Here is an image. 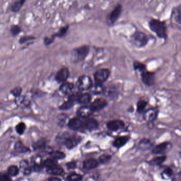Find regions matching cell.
Returning <instances> with one entry per match:
<instances>
[{
    "mask_svg": "<svg viewBox=\"0 0 181 181\" xmlns=\"http://www.w3.org/2000/svg\"><path fill=\"white\" fill-rule=\"evenodd\" d=\"M33 39H34V37L31 36H25L21 37L20 38L19 42L20 44H23L24 43L28 41H30Z\"/></svg>",
    "mask_w": 181,
    "mask_h": 181,
    "instance_id": "43",
    "label": "cell"
},
{
    "mask_svg": "<svg viewBox=\"0 0 181 181\" xmlns=\"http://www.w3.org/2000/svg\"><path fill=\"white\" fill-rule=\"evenodd\" d=\"M68 126L72 130L83 132L84 130L83 120L79 118H72L69 121Z\"/></svg>",
    "mask_w": 181,
    "mask_h": 181,
    "instance_id": "10",
    "label": "cell"
},
{
    "mask_svg": "<svg viewBox=\"0 0 181 181\" xmlns=\"http://www.w3.org/2000/svg\"><path fill=\"white\" fill-rule=\"evenodd\" d=\"M69 28V26H64L62 27L61 29H60V30L58 31V33H55V35H54L56 36H58V37H62L65 35V33H67V31H68V29Z\"/></svg>",
    "mask_w": 181,
    "mask_h": 181,
    "instance_id": "39",
    "label": "cell"
},
{
    "mask_svg": "<svg viewBox=\"0 0 181 181\" xmlns=\"http://www.w3.org/2000/svg\"><path fill=\"white\" fill-rule=\"evenodd\" d=\"M33 148L34 149L40 150H43V151L44 149L46 148L45 143L43 140L39 141L33 144Z\"/></svg>",
    "mask_w": 181,
    "mask_h": 181,
    "instance_id": "34",
    "label": "cell"
},
{
    "mask_svg": "<svg viewBox=\"0 0 181 181\" xmlns=\"http://www.w3.org/2000/svg\"><path fill=\"white\" fill-rule=\"evenodd\" d=\"M148 102L144 99H140L137 103V112L139 114H143L145 112L147 106L148 105Z\"/></svg>",
    "mask_w": 181,
    "mask_h": 181,
    "instance_id": "22",
    "label": "cell"
},
{
    "mask_svg": "<svg viewBox=\"0 0 181 181\" xmlns=\"http://www.w3.org/2000/svg\"><path fill=\"white\" fill-rule=\"evenodd\" d=\"M66 166L69 169H74L76 167V163L75 162H69L67 163Z\"/></svg>",
    "mask_w": 181,
    "mask_h": 181,
    "instance_id": "48",
    "label": "cell"
},
{
    "mask_svg": "<svg viewBox=\"0 0 181 181\" xmlns=\"http://www.w3.org/2000/svg\"><path fill=\"white\" fill-rule=\"evenodd\" d=\"M148 25L150 30L154 33L158 38L167 39V27L165 21L152 18L149 21Z\"/></svg>",
    "mask_w": 181,
    "mask_h": 181,
    "instance_id": "1",
    "label": "cell"
},
{
    "mask_svg": "<svg viewBox=\"0 0 181 181\" xmlns=\"http://www.w3.org/2000/svg\"><path fill=\"white\" fill-rule=\"evenodd\" d=\"M25 128H26V125H25V123H23V122L19 123L18 125L16 126V128L17 132H18L19 134H23Z\"/></svg>",
    "mask_w": 181,
    "mask_h": 181,
    "instance_id": "38",
    "label": "cell"
},
{
    "mask_svg": "<svg viewBox=\"0 0 181 181\" xmlns=\"http://www.w3.org/2000/svg\"><path fill=\"white\" fill-rule=\"evenodd\" d=\"M1 181H11L10 177L7 174H3L1 177Z\"/></svg>",
    "mask_w": 181,
    "mask_h": 181,
    "instance_id": "47",
    "label": "cell"
},
{
    "mask_svg": "<svg viewBox=\"0 0 181 181\" xmlns=\"http://www.w3.org/2000/svg\"><path fill=\"white\" fill-rule=\"evenodd\" d=\"M111 74L110 71L107 69H101L94 73V79L96 83L102 84L108 79Z\"/></svg>",
    "mask_w": 181,
    "mask_h": 181,
    "instance_id": "7",
    "label": "cell"
},
{
    "mask_svg": "<svg viewBox=\"0 0 181 181\" xmlns=\"http://www.w3.org/2000/svg\"><path fill=\"white\" fill-rule=\"evenodd\" d=\"M172 146V144L169 142L162 143L153 147L152 149V153L156 155L165 153L171 149Z\"/></svg>",
    "mask_w": 181,
    "mask_h": 181,
    "instance_id": "11",
    "label": "cell"
},
{
    "mask_svg": "<svg viewBox=\"0 0 181 181\" xmlns=\"http://www.w3.org/2000/svg\"><path fill=\"white\" fill-rule=\"evenodd\" d=\"M159 114L158 107H153L146 110L143 114V118L146 122H153L156 120Z\"/></svg>",
    "mask_w": 181,
    "mask_h": 181,
    "instance_id": "9",
    "label": "cell"
},
{
    "mask_svg": "<svg viewBox=\"0 0 181 181\" xmlns=\"http://www.w3.org/2000/svg\"><path fill=\"white\" fill-rule=\"evenodd\" d=\"M92 99V96L88 93H82L78 95L77 101L80 104H88Z\"/></svg>",
    "mask_w": 181,
    "mask_h": 181,
    "instance_id": "25",
    "label": "cell"
},
{
    "mask_svg": "<svg viewBox=\"0 0 181 181\" xmlns=\"http://www.w3.org/2000/svg\"><path fill=\"white\" fill-rule=\"evenodd\" d=\"M46 181H61V179L57 178H48Z\"/></svg>",
    "mask_w": 181,
    "mask_h": 181,
    "instance_id": "49",
    "label": "cell"
},
{
    "mask_svg": "<svg viewBox=\"0 0 181 181\" xmlns=\"http://www.w3.org/2000/svg\"><path fill=\"white\" fill-rule=\"evenodd\" d=\"M105 89L102 84L96 83L92 86V87L90 89V90L92 93L95 95H100L102 93H105Z\"/></svg>",
    "mask_w": 181,
    "mask_h": 181,
    "instance_id": "23",
    "label": "cell"
},
{
    "mask_svg": "<svg viewBox=\"0 0 181 181\" xmlns=\"http://www.w3.org/2000/svg\"><path fill=\"white\" fill-rule=\"evenodd\" d=\"M138 147L139 149L143 151H146L151 148L152 147V143L149 139L143 138L140 141Z\"/></svg>",
    "mask_w": 181,
    "mask_h": 181,
    "instance_id": "19",
    "label": "cell"
},
{
    "mask_svg": "<svg viewBox=\"0 0 181 181\" xmlns=\"http://www.w3.org/2000/svg\"><path fill=\"white\" fill-rule=\"evenodd\" d=\"M14 149L16 151H17L20 153H24L28 152L29 150L26 146H25L23 143L18 141L17 142L14 146Z\"/></svg>",
    "mask_w": 181,
    "mask_h": 181,
    "instance_id": "28",
    "label": "cell"
},
{
    "mask_svg": "<svg viewBox=\"0 0 181 181\" xmlns=\"http://www.w3.org/2000/svg\"><path fill=\"white\" fill-rule=\"evenodd\" d=\"M74 89V85L72 83H65L60 87V91L65 95H70Z\"/></svg>",
    "mask_w": 181,
    "mask_h": 181,
    "instance_id": "18",
    "label": "cell"
},
{
    "mask_svg": "<svg viewBox=\"0 0 181 181\" xmlns=\"http://www.w3.org/2000/svg\"><path fill=\"white\" fill-rule=\"evenodd\" d=\"M69 69L66 68H62L58 71L55 76V79L56 81L58 83H62L67 80V79L69 78Z\"/></svg>",
    "mask_w": 181,
    "mask_h": 181,
    "instance_id": "15",
    "label": "cell"
},
{
    "mask_svg": "<svg viewBox=\"0 0 181 181\" xmlns=\"http://www.w3.org/2000/svg\"><path fill=\"white\" fill-rule=\"evenodd\" d=\"M129 139L130 137L128 136H122L117 138L114 141L113 145L116 148H121L128 142Z\"/></svg>",
    "mask_w": 181,
    "mask_h": 181,
    "instance_id": "20",
    "label": "cell"
},
{
    "mask_svg": "<svg viewBox=\"0 0 181 181\" xmlns=\"http://www.w3.org/2000/svg\"><path fill=\"white\" fill-rule=\"evenodd\" d=\"M21 92H22V89H21V88H20V87H16V88H14V89H13V90L11 91V93H13L14 96L18 97V96H19L20 95Z\"/></svg>",
    "mask_w": 181,
    "mask_h": 181,
    "instance_id": "44",
    "label": "cell"
},
{
    "mask_svg": "<svg viewBox=\"0 0 181 181\" xmlns=\"http://www.w3.org/2000/svg\"><path fill=\"white\" fill-rule=\"evenodd\" d=\"M55 37V35L52 36L51 37H46L44 39V43L46 45H48L49 44H51L54 40Z\"/></svg>",
    "mask_w": 181,
    "mask_h": 181,
    "instance_id": "45",
    "label": "cell"
},
{
    "mask_svg": "<svg viewBox=\"0 0 181 181\" xmlns=\"http://www.w3.org/2000/svg\"><path fill=\"white\" fill-rule=\"evenodd\" d=\"M93 111L90 108V107L88 106H83V107L79 108L77 111V114L78 116H79L80 118H88L93 113Z\"/></svg>",
    "mask_w": 181,
    "mask_h": 181,
    "instance_id": "17",
    "label": "cell"
},
{
    "mask_svg": "<svg viewBox=\"0 0 181 181\" xmlns=\"http://www.w3.org/2000/svg\"><path fill=\"white\" fill-rule=\"evenodd\" d=\"M25 2V1H17L14 2L11 7V10L13 12H17L21 9Z\"/></svg>",
    "mask_w": 181,
    "mask_h": 181,
    "instance_id": "32",
    "label": "cell"
},
{
    "mask_svg": "<svg viewBox=\"0 0 181 181\" xmlns=\"http://www.w3.org/2000/svg\"><path fill=\"white\" fill-rule=\"evenodd\" d=\"M67 120V116L64 114H60L58 116V124L61 126H63L66 122Z\"/></svg>",
    "mask_w": 181,
    "mask_h": 181,
    "instance_id": "42",
    "label": "cell"
},
{
    "mask_svg": "<svg viewBox=\"0 0 181 181\" xmlns=\"http://www.w3.org/2000/svg\"><path fill=\"white\" fill-rule=\"evenodd\" d=\"M78 88L81 90L90 89L92 87V80L88 76H83L79 78L77 83Z\"/></svg>",
    "mask_w": 181,
    "mask_h": 181,
    "instance_id": "8",
    "label": "cell"
},
{
    "mask_svg": "<svg viewBox=\"0 0 181 181\" xmlns=\"http://www.w3.org/2000/svg\"><path fill=\"white\" fill-rule=\"evenodd\" d=\"M10 32L11 34L13 36H15L18 35V33L21 32V28L18 25H14L11 28Z\"/></svg>",
    "mask_w": 181,
    "mask_h": 181,
    "instance_id": "40",
    "label": "cell"
},
{
    "mask_svg": "<svg viewBox=\"0 0 181 181\" xmlns=\"http://www.w3.org/2000/svg\"><path fill=\"white\" fill-rule=\"evenodd\" d=\"M142 83L147 87L153 86L156 83V73L147 69L140 73Z\"/></svg>",
    "mask_w": 181,
    "mask_h": 181,
    "instance_id": "5",
    "label": "cell"
},
{
    "mask_svg": "<svg viewBox=\"0 0 181 181\" xmlns=\"http://www.w3.org/2000/svg\"><path fill=\"white\" fill-rule=\"evenodd\" d=\"M163 174L167 176L171 177L173 175V170L171 168L167 167L163 171Z\"/></svg>",
    "mask_w": 181,
    "mask_h": 181,
    "instance_id": "46",
    "label": "cell"
},
{
    "mask_svg": "<svg viewBox=\"0 0 181 181\" xmlns=\"http://www.w3.org/2000/svg\"><path fill=\"white\" fill-rule=\"evenodd\" d=\"M57 139L58 143L64 144L68 149H71L77 146L81 139L80 136L76 134L63 133L59 135Z\"/></svg>",
    "mask_w": 181,
    "mask_h": 181,
    "instance_id": "2",
    "label": "cell"
},
{
    "mask_svg": "<svg viewBox=\"0 0 181 181\" xmlns=\"http://www.w3.org/2000/svg\"><path fill=\"white\" fill-rule=\"evenodd\" d=\"M111 156L109 155H101L99 158V160L100 163H107L111 160Z\"/></svg>",
    "mask_w": 181,
    "mask_h": 181,
    "instance_id": "41",
    "label": "cell"
},
{
    "mask_svg": "<svg viewBox=\"0 0 181 181\" xmlns=\"http://www.w3.org/2000/svg\"><path fill=\"white\" fill-rule=\"evenodd\" d=\"M57 160L54 158H48L44 162V165L47 168L53 167L54 166L57 165Z\"/></svg>",
    "mask_w": 181,
    "mask_h": 181,
    "instance_id": "33",
    "label": "cell"
},
{
    "mask_svg": "<svg viewBox=\"0 0 181 181\" xmlns=\"http://www.w3.org/2000/svg\"><path fill=\"white\" fill-rule=\"evenodd\" d=\"M166 158H167V157L166 156L156 157L153 158L150 161L149 163L151 165H159L161 163H163L166 160Z\"/></svg>",
    "mask_w": 181,
    "mask_h": 181,
    "instance_id": "27",
    "label": "cell"
},
{
    "mask_svg": "<svg viewBox=\"0 0 181 181\" xmlns=\"http://www.w3.org/2000/svg\"><path fill=\"white\" fill-rule=\"evenodd\" d=\"M8 172L11 176H15L19 173V169L16 166H11L8 168Z\"/></svg>",
    "mask_w": 181,
    "mask_h": 181,
    "instance_id": "37",
    "label": "cell"
},
{
    "mask_svg": "<svg viewBox=\"0 0 181 181\" xmlns=\"http://www.w3.org/2000/svg\"><path fill=\"white\" fill-rule=\"evenodd\" d=\"M173 14H174L175 19L176 22L178 23H181V5L178 7L176 8L173 11Z\"/></svg>",
    "mask_w": 181,
    "mask_h": 181,
    "instance_id": "31",
    "label": "cell"
},
{
    "mask_svg": "<svg viewBox=\"0 0 181 181\" xmlns=\"http://www.w3.org/2000/svg\"><path fill=\"white\" fill-rule=\"evenodd\" d=\"M130 39L134 46L138 48H143L148 44L150 38L144 32L138 30L132 33Z\"/></svg>",
    "mask_w": 181,
    "mask_h": 181,
    "instance_id": "3",
    "label": "cell"
},
{
    "mask_svg": "<svg viewBox=\"0 0 181 181\" xmlns=\"http://www.w3.org/2000/svg\"><path fill=\"white\" fill-rule=\"evenodd\" d=\"M89 46L84 45L73 49L71 54L72 61L74 62H79L84 60L89 52Z\"/></svg>",
    "mask_w": 181,
    "mask_h": 181,
    "instance_id": "4",
    "label": "cell"
},
{
    "mask_svg": "<svg viewBox=\"0 0 181 181\" xmlns=\"http://www.w3.org/2000/svg\"><path fill=\"white\" fill-rule=\"evenodd\" d=\"M98 165V163L96 160L93 159H90L84 160L83 163V167L85 169L90 170V169L95 168Z\"/></svg>",
    "mask_w": 181,
    "mask_h": 181,
    "instance_id": "24",
    "label": "cell"
},
{
    "mask_svg": "<svg viewBox=\"0 0 181 181\" xmlns=\"http://www.w3.org/2000/svg\"><path fill=\"white\" fill-rule=\"evenodd\" d=\"M78 95H71L69 97V99L60 106V109L61 110H67L70 109L73 106L74 102L77 100Z\"/></svg>",
    "mask_w": 181,
    "mask_h": 181,
    "instance_id": "16",
    "label": "cell"
},
{
    "mask_svg": "<svg viewBox=\"0 0 181 181\" xmlns=\"http://www.w3.org/2000/svg\"><path fill=\"white\" fill-rule=\"evenodd\" d=\"M124 127L125 123L122 120H112L107 123V128L112 131H116L118 130H121Z\"/></svg>",
    "mask_w": 181,
    "mask_h": 181,
    "instance_id": "13",
    "label": "cell"
},
{
    "mask_svg": "<svg viewBox=\"0 0 181 181\" xmlns=\"http://www.w3.org/2000/svg\"><path fill=\"white\" fill-rule=\"evenodd\" d=\"M47 172L53 175H62L64 174L63 169L58 165L54 166L53 167L47 168Z\"/></svg>",
    "mask_w": 181,
    "mask_h": 181,
    "instance_id": "21",
    "label": "cell"
},
{
    "mask_svg": "<svg viewBox=\"0 0 181 181\" xmlns=\"http://www.w3.org/2000/svg\"><path fill=\"white\" fill-rule=\"evenodd\" d=\"M51 155L52 158H54L56 160L63 159L64 158H65V154L60 151H53Z\"/></svg>",
    "mask_w": 181,
    "mask_h": 181,
    "instance_id": "36",
    "label": "cell"
},
{
    "mask_svg": "<svg viewBox=\"0 0 181 181\" xmlns=\"http://www.w3.org/2000/svg\"><path fill=\"white\" fill-rule=\"evenodd\" d=\"M107 105V102L105 99L99 98L96 99L92 103L90 107L93 112H96L103 109Z\"/></svg>",
    "mask_w": 181,
    "mask_h": 181,
    "instance_id": "12",
    "label": "cell"
},
{
    "mask_svg": "<svg viewBox=\"0 0 181 181\" xmlns=\"http://www.w3.org/2000/svg\"><path fill=\"white\" fill-rule=\"evenodd\" d=\"M84 130L92 131L95 130L98 127L97 121L92 118H87L83 120Z\"/></svg>",
    "mask_w": 181,
    "mask_h": 181,
    "instance_id": "14",
    "label": "cell"
},
{
    "mask_svg": "<svg viewBox=\"0 0 181 181\" xmlns=\"http://www.w3.org/2000/svg\"><path fill=\"white\" fill-rule=\"evenodd\" d=\"M20 168L23 174L26 175L30 174L32 171L31 167L29 165L28 162L26 160H23L20 163Z\"/></svg>",
    "mask_w": 181,
    "mask_h": 181,
    "instance_id": "30",
    "label": "cell"
},
{
    "mask_svg": "<svg viewBox=\"0 0 181 181\" xmlns=\"http://www.w3.org/2000/svg\"><path fill=\"white\" fill-rule=\"evenodd\" d=\"M122 11V5L121 4H118L107 16V25L109 26L114 25L120 17Z\"/></svg>",
    "mask_w": 181,
    "mask_h": 181,
    "instance_id": "6",
    "label": "cell"
},
{
    "mask_svg": "<svg viewBox=\"0 0 181 181\" xmlns=\"http://www.w3.org/2000/svg\"><path fill=\"white\" fill-rule=\"evenodd\" d=\"M83 179V176L80 174L73 173L68 176L67 179L69 181H79Z\"/></svg>",
    "mask_w": 181,
    "mask_h": 181,
    "instance_id": "35",
    "label": "cell"
},
{
    "mask_svg": "<svg viewBox=\"0 0 181 181\" xmlns=\"http://www.w3.org/2000/svg\"><path fill=\"white\" fill-rule=\"evenodd\" d=\"M33 170L39 171L42 168V158L40 156H36L33 160Z\"/></svg>",
    "mask_w": 181,
    "mask_h": 181,
    "instance_id": "29",
    "label": "cell"
},
{
    "mask_svg": "<svg viewBox=\"0 0 181 181\" xmlns=\"http://www.w3.org/2000/svg\"><path fill=\"white\" fill-rule=\"evenodd\" d=\"M133 67L134 70L136 72H139V73H140L147 69V65L137 60L134 61L133 63Z\"/></svg>",
    "mask_w": 181,
    "mask_h": 181,
    "instance_id": "26",
    "label": "cell"
}]
</instances>
